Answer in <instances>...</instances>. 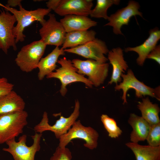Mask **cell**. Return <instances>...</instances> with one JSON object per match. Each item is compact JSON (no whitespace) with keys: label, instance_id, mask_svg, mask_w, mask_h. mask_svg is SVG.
I'll return each mask as SVG.
<instances>
[{"label":"cell","instance_id":"obj_1","mask_svg":"<svg viewBox=\"0 0 160 160\" xmlns=\"http://www.w3.org/2000/svg\"><path fill=\"white\" fill-rule=\"evenodd\" d=\"M2 6L4 7L5 11L10 12L15 17L17 23L13 29L12 33L16 44L24 41L26 36L23 31L25 28L35 21L39 22L42 25L46 21L44 17L51 11L48 8H44L28 10L23 8L22 5L19 6V10L14 8Z\"/></svg>","mask_w":160,"mask_h":160},{"label":"cell","instance_id":"obj_2","mask_svg":"<svg viewBox=\"0 0 160 160\" xmlns=\"http://www.w3.org/2000/svg\"><path fill=\"white\" fill-rule=\"evenodd\" d=\"M28 113L24 110L0 115V144L22 134L28 124Z\"/></svg>","mask_w":160,"mask_h":160},{"label":"cell","instance_id":"obj_3","mask_svg":"<svg viewBox=\"0 0 160 160\" xmlns=\"http://www.w3.org/2000/svg\"><path fill=\"white\" fill-rule=\"evenodd\" d=\"M57 63L61 65L46 76L48 79L55 78L58 79L61 84L60 92L63 96H64L67 92V86L71 83L80 82L84 83L89 88H92L93 84L84 75L77 73V69L73 65L72 61L65 57L60 58Z\"/></svg>","mask_w":160,"mask_h":160},{"label":"cell","instance_id":"obj_4","mask_svg":"<svg viewBox=\"0 0 160 160\" xmlns=\"http://www.w3.org/2000/svg\"><path fill=\"white\" fill-rule=\"evenodd\" d=\"M47 45L40 39L23 46L18 53L15 61L23 71L28 73L37 68Z\"/></svg>","mask_w":160,"mask_h":160},{"label":"cell","instance_id":"obj_5","mask_svg":"<svg viewBox=\"0 0 160 160\" xmlns=\"http://www.w3.org/2000/svg\"><path fill=\"white\" fill-rule=\"evenodd\" d=\"M42 133L36 132L31 136L33 140V144L28 146L26 144L27 136L23 135L16 142L15 138L7 141L6 143L8 148H4L2 150L10 153L14 160H35L36 153L40 149V140Z\"/></svg>","mask_w":160,"mask_h":160},{"label":"cell","instance_id":"obj_6","mask_svg":"<svg viewBox=\"0 0 160 160\" xmlns=\"http://www.w3.org/2000/svg\"><path fill=\"white\" fill-rule=\"evenodd\" d=\"M121 77L123 79L122 81L119 84L116 85L115 89V90H122L121 99L123 104L127 103L126 94L127 91L130 89L135 90L136 96L138 98L148 95L160 100L159 86L154 89L147 86L136 78L131 69L128 70L126 74L123 73Z\"/></svg>","mask_w":160,"mask_h":160},{"label":"cell","instance_id":"obj_7","mask_svg":"<svg viewBox=\"0 0 160 160\" xmlns=\"http://www.w3.org/2000/svg\"><path fill=\"white\" fill-rule=\"evenodd\" d=\"M80 103L78 99L75 100L74 110L73 112L68 117L60 115L59 119L55 123L51 125L49 123V119L47 113L44 112L40 122L34 128L35 132L42 133L47 131L53 132L55 137L59 139L62 135L66 133L76 121L80 114Z\"/></svg>","mask_w":160,"mask_h":160},{"label":"cell","instance_id":"obj_8","mask_svg":"<svg viewBox=\"0 0 160 160\" xmlns=\"http://www.w3.org/2000/svg\"><path fill=\"white\" fill-rule=\"evenodd\" d=\"M99 136L98 133L95 130L90 127L84 126L78 120L73 123L66 133L59 139L58 146L65 147L72 140L78 138L84 141L85 147L93 150L97 146Z\"/></svg>","mask_w":160,"mask_h":160},{"label":"cell","instance_id":"obj_9","mask_svg":"<svg viewBox=\"0 0 160 160\" xmlns=\"http://www.w3.org/2000/svg\"><path fill=\"white\" fill-rule=\"evenodd\" d=\"M73 66L79 74L86 75L87 78L95 87L103 84L108 73L109 64L88 59L82 60L74 59L72 60Z\"/></svg>","mask_w":160,"mask_h":160},{"label":"cell","instance_id":"obj_10","mask_svg":"<svg viewBox=\"0 0 160 160\" xmlns=\"http://www.w3.org/2000/svg\"><path fill=\"white\" fill-rule=\"evenodd\" d=\"M48 15L49 19L41 25L39 30L40 40L47 45L62 46L66 33L62 23L57 20L54 14L50 13Z\"/></svg>","mask_w":160,"mask_h":160},{"label":"cell","instance_id":"obj_11","mask_svg":"<svg viewBox=\"0 0 160 160\" xmlns=\"http://www.w3.org/2000/svg\"><path fill=\"white\" fill-rule=\"evenodd\" d=\"M64 50L65 52L75 54L102 63L106 62L108 60L104 55L109 51L105 43L96 38L84 44Z\"/></svg>","mask_w":160,"mask_h":160},{"label":"cell","instance_id":"obj_12","mask_svg":"<svg viewBox=\"0 0 160 160\" xmlns=\"http://www.w3.org/2000/svg\"><path fill=\"white\" fill-rule=\"evenodd\" d=\"M140 7L137 2L130 1L126 7L109 16L108 19L109 22L104 26H112L114 33L123 35L121 28L123 25L128 24L131 17L138 15L143 17L142 13L139 10Z\"/></svg>","mask_w":160,"mask_h":160},{"label":"cell","instance_id":"obj_13","mask_svg":"<svg viewBox=\"0 0 160 160\" xmlns=\"http://www.w3.org/2000/svg\"><path fill=\"white\" fill-rule=\"evenodd\" d=\"M0 49L6 54L12 47L15 51L17 49L15 39L12 33L16 20L13 15L9 12L0 10Z\"/></svg>","mask_w":160,"mask_h":160},{"label":"cell","instance_id":"obj_14","mask_svg":"<svg viewBox=\"0 0 160 160\" xmlns=\"http://www.w3.org/2000/svg\"><path fill=\"white\" fill-rule=\"evenodd\" d=\"M93 6L92 0H61L54 12L60 16L73 15L88 16Z\"/></svg>","mask_w":160,"mask_h":160},{"label":"cell","instance_id":"obj_15","mask_svg":"<svg viewBox=\"0 0 160 160\" xmlns=\"http://www.w3.org/2000/svg\"><path fill=\"white\" fill-rule=\"evenodd\" d=\"M108 54L107 58L113 67L112 75L108 84L114 83L117 85L122 81L121 75L127 69L128 66L124 60L123 50L121 48H113Z\"/></svg>","mask_w":160,"mask_h":160},{"label":"cell","instance_id":"obj_16","mask_svg":"<svg viewBox=\"0 0 160 160\" xmlns=\"http://www.w3.org/2000/svg\"><path fill=\"white\" fill-rule=\"evenodd\" d=\"M149 36L141 45L133 47H128L125 49V52L133 51L137 53L138 57L136 59L137 64L143 66L147 57L156 46L160 39V31L157 28L150 31Z\"/></svg>","mask_w":160,"mask_h":160},{"label":"cell","instance_id":"obj_17","mask_svg":"<svg viewBox=\"0 0 160 160\" xmlns=\"http://www.w3.org/2000/svg\"><path fill=\"white\" fill-rule=\"evenodd\" d=\"M66 33L76 31L88 30L96 26L97 22L88 16L68 15L60 20Z\"/></svg>","mask_w":160,"mask_h":160},{"label":"cell","instance_id":"obj_18","mask_svg":"<svg viewBox=\"0 0 160 160\" xmlns=\"http://www.w3.org/2000/svg\"><path fill=\"white\" fill-rule=\"evenodd\" d=\"M65 54L64 49L56 47L47 56L42 58L37 65L39 70L38 74L39 80H42L45 76L53 72L56 69L59 57Z\"/></svg>","mask_w":160,"mask_h":160},{"label":"cell","instance_id":"obj_19","mask_svg":"<svg viewBox=\"0 0 160 160\" xmlns=\"http://www.w3.org/2000/svg\"><path fill=\"white\" fill-rule=\"evenodd\" d=\"M128 121L132 129L130 135L131 142L138 143L145 140L150 128L148 123L141 116L133 113L130 114Z\"/></svg>","mask_w":160,"mask_h":160},{"label":"cell","instance_id":"obj_20","mask_svg":"<svg viewBox=\"0 0 160 160\" xmlns=\"http://www.w3.org/2000/svg\"><path fill=\"white\" fill-rule=\"evenodd\" d=\"M25 105L22 97L13 90L0 97V115L24 111Z\"/></svg>","mask_w":160,"mask_h":160},{"label":"cell","instance_id":"obj_21","mask_svg":"<svg viewBox=\"0 0 160 160\" xmlns=\"http://www.w3.org/2000/svg\"><path fill=\"white\" fill-rule=\"evenodd\" d=\"M96 34V32L92 30L66 33L61 48L65 49L84 44L95 39Z\"/></svg>","mask_w":160,"mask_h":160},{"label":"cell","instance_id":"obj_22","mask_svg":"<svg viewBox=\"0 0 160 160\" xmlns=\"http://www.w3.org/2000/svg\"><path fill=\"white\" fill-rule=\"evenodd\" d=\"M126 145L132 151L136 160H160V146L143 145L131 142Z\"/></svg>","mask_w":160,"mask_h":160},{"label":"cell","instance_id":"obj_23","mask_svg":"<svg viewBox=\"0 0 160 160\" xmlns=\"http://www.w3.org/2000/svg\"><path fill=\"white\" fill-rule=\"evenodd\" d=\"M137 105L140 111L141 117L150 125L160 122L159 113L160 109L157 104H153L148 97L142 99L141 102H139Z\"/></svg>","mask_w":160,"mask_h":160},{"label":"cell","instance_id":"obj_24","mask_svg":"<svg viewBox=\"0 0 160 160\" xmlns=\"http://www.w3.org/2000/svg\"><path fill=\"white\" fill-rule=\"evenodd\" d=\"M120 1L119 0H97L95 7L92 9L89 15L92 17L108 20V9L113 5H118Z\"/></svg>","mask_w":160,"mask_h":160},{"label":"cell","instance_id":"obj_25","mask_svg":"<svg viewBox=\"0 0 160 160\" xmlns=\"http://www.w3.org/2000/svg\"><path fill=\"white\" fill-rule=\"evenodd\" d=\"M100 119L109 137L116 138L121 135L122 131L118 126L116 121L114 119L104 114L101 116Z\"/></svg>","mask_w":160,"mask_h":160},{"label":"cell","instance_id":"obj_26","mask_svg":"<svg viewBox=\"0 0 160 160\" xmlns=\"http://www.w3.org/2000/svg\"><path fill=\"white\" fill-rule=\"evenodd\" d=\"M150 126L146 139L148 145L153 147L160 146V122Z\"/></svg>","mask_w":160,"mask_h":160},{"label":"cell","instance_id":"obj_27","mask_svg":"<svg viewBox=\"0 0 160 160\" xmlns=\"http://www.w3.org/2000/svg\"><path fill=\"white\" fill-rule=\"evenodd\" d=\"M72 158L71 153L68 148L58 146L50 160H71Z\"/></svg>","mask_w":160,"mask_h":160},{"label":"cell","instance_id":"obj_28","mask_svg":"<svg viewBox=\"0 0 160 160\" xmlns=\"http://www.w3.org/2000/svg\"><path fill=\"white\" fill-rule=\"evenodd\" d=\"M14 85L9 82L5 77L0 78V97L6 95L12 90Z\"/></svg>","mask_w":160,"mask_h":160},{"label":"cell","instance_id":"obj_29","mask_svg":"<svg viewBox=\"0 0 160 160\" xmlns=\"http://www.w3.org/2000/svg\"><path fill=\"white\" fill-rule=\"evenodd\" d=\"M146 58L153 59L160 64V46L156 45L148 54Z\"/></svg>","mask_w":160,"mask_h":160},{"label":"cell","instance_id":"obj_30","mask_svg":"<svg viewBox=\"0 0 160 160\" xmlns=\"http://www.w3.org/2000/svg\"><path fill=\"white\" fill-rule=\"evenodd\" d=\"M61 0H49L46 3L47 8L54 11L59 6Z\"/></svg>","mask_w":160,"mask_h":160},{"label":"cell","instance_id":"obj_31","mask_svg":"<svg viewBox=\"0 0 160 160\" xmlns=\"http://www.w3.org/2000/svg\"><path fill=\"white\" fill-rule=\"evenodd\" d=\"M21 0H8L5 6L11 8L15 7L21 5Z\"/></svg>","mask_w":160,"mask_h":160}]
</instances>
